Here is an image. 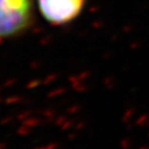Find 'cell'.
<instances>
[{"label":"cell","mask_w":149,"mask_h":149,"mask_svg":"<svg viewBox=\"0 0 149 149\" xmlns=\"http://www.w3.org/2000/svg\"><path fill=\"white\" fill-rule=\"evenodd\" d=\"M33 23V0H0V40L20 37Z\"/></svg>","instance_id":"obj_1"},{"label":"cell","mask_w":149,"mask_h":149,"mask_svg":"<svg viewBox=\"0 0 149 149\" xmlns=\"http://www.w3.org/2000/svg\"><path fill=\"white\" fill-rule=\"evenodd\" d=\"M38 9L45 21L55 26H65L76 20L84 10L86 0H37Z\"/></svg>","instance_id":"obj_2"}]
</instances>
